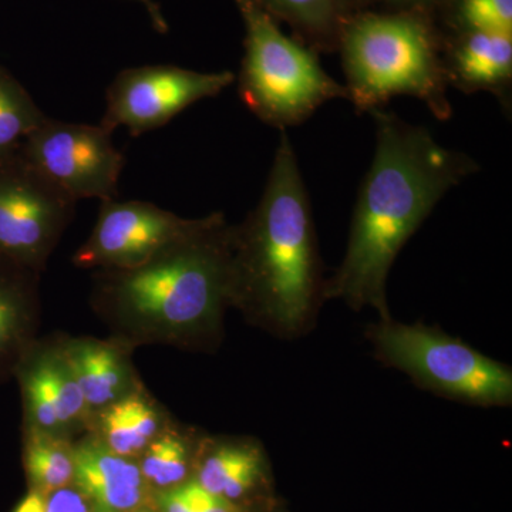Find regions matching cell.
Returning a JSON list of instances; mask_svg holds the SVG:
<instances>
[{"label": "cell", "instance_id": "obj_1", "mask_svg": "<svg viewBox=\"0 0 512 512\" xmlns=\"http://www.w3.org/2000/svg\"><path fill=\"white\" fill-rule=\"evenodd\" d=\"M370 114L375 156L357 194L345 258L325 281L323 299H342L356 311L373 308L386 320L392 318L387 276L397 255L441 198L480 167L441 146L427 128L383 109Z\"/></svg>", "mask_w": 512, "mask_h": 512}, {"label": "cell", "instance_id": "obj_2", "mask_svg": "<svg viewBox=\"0 0 512 512\" xmlns=\"http://www.w3.org/2000/svg\"><path fill=\"white\" fill-rule=\"evenodd\" d=\"M232 252L234 225L215 212L146 264L94 272V309L127 346L210 345L232 306Z\"/></svg>", "mask_w": 512, "mask_h": 512}, {"label": "cell", "instance_id": "obj_3", "mask_svg": "<svg viewBox=\"0 0 512 512\" xmlns=\"http://www.w3.org/2000/svg\"><path fill=\"white\" fill-rule=\"evenodd\" d=\"M323 286L308 188L281 130L264 194L234 227L232 306L269 332L293 338L315 318Z\"/></svg>", "mask_w": 512, "mask_h": 512}, {"label": "cell", "instance_id": "obj_4", "mask_svg": "<svg viewBox=\"0 0 512 512\" xmlns=\"http://www.w3.org/2000/svg\"><path fill=\"white\" fill-rule=\"evenodd\" d=\"M443 42L429 13L357 12L338 46L345 87L357 113L382 109L393 97L410 96L423 101L436 119H450Z\"/></svg>", "mask_w": 512, "mask_h": 512}, {"label": "cell", "instance_id": "obj_5", "mask_svg": "<svg viewBox=\"0 0 512 512\" xmlns=\"http://www.w3.org/2000/svg\"><path fill=\"white\" fill-rule=\"evenodd\" d=\"M234 3L245 26L239 96L259 120L286 130L305 123L330 100H349L346 87L323 70L315 50L286 36L255 0Z\"/></svg>", "mask_w": 512, "mask_h": 512}, {"label": "cell", "instance_id": "obj_6", "mask_svg": "<svg viewBox=\"0 0 512 512\" xmlns=\"http://www.w3.org/2000/svg\"><path fill=\"white\" fill-rule=\"evenodd\" d=\"M376 356L407 373L424 389L478 406H510V367L439 329L404 325L392 318L367 329Z\"/></svg>", "mask_w": 512, "mask_h": 512}, {"label": "cell", "instance_id": "obj_7", "mask_svg": "<svg viewBox=\"0 0 512 512\" xmlns=\"http://www.w3.org/2000/svg\"><path fill=\"white\" fill-rule=\"evenodd\" d=\"M74 208L20 150L0 158V258L42 274Z\"/></svg>", "mask_w": 512, "mask_h": 512}, {"label": "cell", "instance_id": "obj_8", "mask_svg": "<svg viewBox=\"0 0 512 512\" xmlns=\"http://www.w3.org/2000/svg\"><path fill=\"white\" fill-rule=\"evenodd\" d=\"M113 133L103 126L47 117L26 137L20 153L73 201L114 200L124 167Z\"/></svg>", "mask_w": 512, "mask_h": 512}, {"label": "cell", "instance_id": "obj_9", "mask_svg": "<svg viewBox=\"0 0 512 512\" xmlns=\"http://www.w3.org/2000/svg\"><path fill=\"white\" fill-rule=\"evenodd\" d=\"M235 79L231 72L200 73L170 64L131 67L107 89L100 126L111 133L126 127L131 136H143L167 126L192 104L218 96Z\"/></svg>", "mask_w": 512, "mask_h": 512}, {"label": "cell", "instance_id": "obj_10", "mask_svg": "<svg viewBox=\"0 0 512 512\" xmlns=\"http://www.w3.org/2000/svg\"><path fill=\"white\" fill-rule=\"evenodd\" d=\"M201 218L187 220L151 202H101L92 234L73 256L82 269H130L187 237Z\"/></svg>", "mask_w": 512, "mask_h": 512}, {"label": "cell", "instance_id": "obj_11", "mask_svg": "<svg viewBox=\"0 0 512 512\" xmlns=\"http://www.w3.org/2000/svg\"><path fill=\"white\" fill-rule=\"evenodd\" d=\"M73 487L92 512H134L153 494L138 461L117 456L94 434L74 446Z\"/></svg>", "mask_w": 512, "mask_h": 512}, {"label": "cell", "instance_id": "obj_12", "mask_svg": "<svg viewBox=\"0 0 512 512\" xmlns=\"http://www.w3.org/2000/svg\"><path fill=\"white\" fill-rule=\"evenodd\" d=\"M448 87L494 94L507 106L512 84V35L498 32L453 33L443 42Z\"/></svg>", "mask_w": 512, "mask_h": 512}, {"label": "cell", "instance_id": "obj_13", "mask_svg": "<svg viewBox=\"0 0 512 512\" xmlns=\"http://www.w3.org/2000/svg\"><path fill=\"white\" fill-rule=\"evenodd\" d=\"M64 359L69 363L93 419L110 404L140 390L128 348L119 340L69 339L60 342Z\"/></svg>", "mask_w": 512, "mask_h": 512}, {"label": "cell", "instance_id": "obj_14", "mask_svg": "<svg viewBox=\"0 0 512 512\" xmlns=\"http://www.w3.org/2000/svg\"><path fill=\"white\" fill-rule=\"evenodd\" d=\"M39 275L0 258V383L36 343L39 322Z\"/></svg>", "mask_w": 512, "mask_h": 512}, {"label": "cell", "instance_id": "obj_15", "mask_svg": "<svg viewBox=\"0 0 512 512\" xmlns=\"http://www.w3.org/2000/svg\"><path fill=\"white\" fill-rule=\"evenodd\" d=\"M194 468L202 488L242 505L266 480L264 451L252 441H200Z\"/></svg>", "mask_w": 512, "mask_h": 512}, {"label": "cell", "instance_id": "obj_16", "mask_svg": "<svg viewBox=\"0 0 512 512\" xmlns=\"http://www.w3.org/2000/svg\"><path fill=\"white\" fill-rule=\"evenodd\" d=\"M278 22L288 23L302 45L315 52L338 49L350 19L363 10L362 0H255Z\"/></svg>", "mask_w": 512, "mask_h": 512}, {"label": "cell", "instance_id": "obj_17", "mask_svg": "<svg viewBox=\"0 0 512 512\" xmlns=\"http://www.w3.org/2000/svg\"><path fill=\"white\" fill-rule=\"evenodd\" d=\"M94 436L117 456L136 460L167 429L163 413L140 390L110 404L94 416Z\"/></svg>", "mask_w": 512, "mask_h": 512}, {"label": "cell", "instance_id": "obj_18", "mask_svg": "<svg viewBox=\"0 0 512 512\" xmlns=\"http://www.w3.org/2000/svg\"><path fill=\"white\" fill-rule=\"evenodd\" d=\"M23 464L30 490L46 497L73 485L74 446L67 437L25 430Z\"/></svg>", "mask_w": 512, "mask_h": 512}, {"label": "cell", "instance_id": "obj_19", "mask_svg": "<svg viewBox=\"0 0 512 512\" xmlns=\"http://www.w3.org/2000/svg\"><path fill=\"white\" fill-rule=\"evenodd\" d=\"M200 441L190 434L167 427L148 444L140 456L138 466L151 493L168 490L185 483L197 461Z\"/></svg>", "mask_w": 512, "mask_h": 512}, {"label": "cell", "instance_id": "obj_20", "mask_svg": "<svg viewBox=\"0 0 512 512\" xmlns=\"http://www.w3.org/2000/svg\"><path fill=\"white\" fill-rule=\"evenodd\" d=\"M46 119L28 90L0 66V158L18 151Z\"/></svg>", "mask_w": 512, "mask_h": 512}, {"label": "cell", "instance_id": "obj_21", "mask_svg": "<svg viewBox=\"0 0 512 512\" xmlns=\"http://www.w3.org/2000/svg\"><path fill=\"white\" fill-rule=\"evenodd\" d=\"M451 32H498L512 35V0H448L443 9Z\"/></svg>", "mask_w": 512, "mask_h": 512}, {"label": "cell", "instance_id": "obj_22", "mask_svg": "<svg viewBox=\"0 0 512 512\" xmlns=\"http://www.w3.org/2000/svg\"><path fill=\"white\" fill-rule=\"evenodd\" d=\"M195 512H249L247 505L234 503L202 488L194 478L178 485Z\"/></svg>", "mask_w": 512, "mask_h": 512}, {"label": "cell", "instance_id": "obj_23", "mask_svg": "<svg viewBox=\"0 0 512 512\" xmlns=\"http://www.w3.org/2000/svg\"><path fill=\"white\" fill-rule=\"evenodd\" d=\"M45 512H92V510L86 498L72 485L47 495Z\"/></svg>", "mask_w": 512, "mask_h": 512}, {"label": "cell", "instance_id": "obj_24", "mask_svg": "<svg viewBox=\"0 0 512 512\" xmlns=\"http://www.w3.org/2000/svg\"><path fill=\"white\" fill-rule=\"evenodd\" d=\"M448 0H362L363 10L370 3L375 5H383L390 9V12H423L433 15L436 10H441L447 5Z\"/></svg>", "mask_w": 512, "mask_h": 512}, {"label": "cell", "instance_id": "obj_25", "mask_svg": "<svg viewBox=\"0 0 512 512\" xmlns=\"http://www.w3.org/2000/svg\"><path fill=\"white\" fill-rule=\"evenodd\" d=\"M151 504L163 512H195L178 487L154 491L151 494Z\"/></svg>", "mask_w": 512, "mask_h": 512}, {"label": "cell", "instance_id": "obj_26", "mask_svg": "<svg viewBox=\"0 0 512 512\" xmlns=\"http://www.w3.org/2000/svg\"><path fill=\"white\" fill-rule=\"evenodd\" d=\"M46 495L29 490L12 512H45Z\"/></svg>", "mask_w": 512, "mask_h": 512}, {"label": "cell", "instance_id": "obj_27", "mask_svg": "<svg viewBox=\"0 0 512 512\" xmlns=\"http://www.w3.org/2000/svg\"><path fill=\"white\" fill-rule=\"evenodd\" d=\"M136 2H140L141 5L146 8L151 23H153L154 29H156L158 33H163L164 35V33L168 32V23L164 18L163 10H161L160 6H158L154 0H136Z\"/></svg>", "mask_w": 512, "mask_h": 512}, {"label": "cell", "instance_id": "obj_28", "mask_svg": "<svg viewBox=\"0 0 512 512\" xmlns=\"http://www.w3.org/2000/svg\"><path fill=\"white\" fill-rule=\"evenodd\" d=\"M134 512H163V511L158 510L156 505H153L150 503V504L144 505V507H141L140 510H137Z\"/></svg>", "mask_w": 512, "mask_h": 512}]
</instances>
